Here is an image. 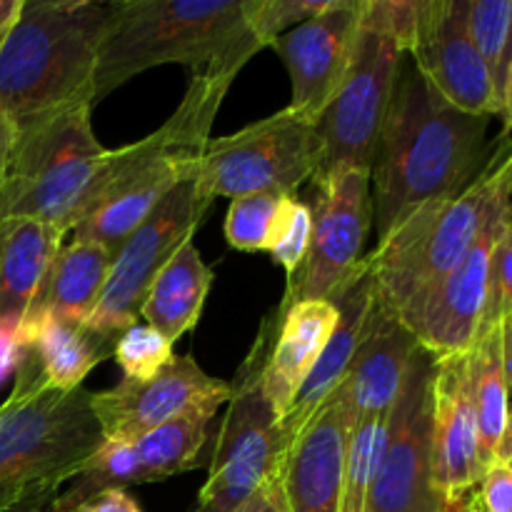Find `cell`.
<instances>
[{
	"label": "cell",
	"mask_w": 512,
	"mask_h": 512,
	"mask_svg": "<svg viewBox=\"0 0 512 512\" xmlns=\"http://www.w3.org/2000/svg\"><path fill=\"white\" fill-rule=\"evenodd\" d=\"M490 118L453 108L413 68L400 70L370 163L378 243L420 208L460 193L485 163Z\"/></svg>",
	"instance_id": "1"
},
{
	"label": "cell",
	"mask_w": 512,
	"mask_h": 512,
	"mask_svg": "<svg viewBox=\"0 0 512 512\" xmlns=\"http://www.w3.org/2000/svg\"><path fill=\"white\" fill-rule=\"evenodd\" d=\"M263 48L245 0H118L100 40L93 105L165 63L185 65L190 78L235 80Z\"/></svg>",
	"instance_id": "2"
},
{
	"label": "cell",
	"mask_w": 512,
	"mask_h": 512,
	"mask_svg": "<svg viewBox=\"0 0 512 512\" xmlns=\"http://www.w3.org/2000/svg\"><path fill=\"white\" fill-rule=\"evenodd\" d=\"M230 83L228 78H190L183 103L155 133L108 150L80 200L70 238L118 250L175 183L200 163Z\"/></svg>",
	"instance_id": "3"
},
{
	"label": "cell",
	"mask_w": 512,
	"mask_h": 512,
	"mask_svg": "<svg viewBox=\"0 0 512 512\" xmlns=\"http://www.w3.org/2000/svg\"><path fill=\"white\" fill-rule=\"evenodd\" d=\"M90 395L45 385L23 350L13 393L0 405V512L48 510L58 490L88 465L105 440Z\"/></svg>",
	"instance_id": "4"
},
{
	"label": "cell",
	"mask_w": 512,
	"mask_h": 512,
	"mask_svg": "<svg viewBox=\"0 0 512 512\" xmlns=\"http://www.w3.org/2000/svg\"><path fill=\"white\" fill-rule=\"evenodd\" d=\"M110 5L23 0L0 40V105L18 130L65 105L93 103L95 63Z\"/></svg>",
	"instance_id": "5"
},
{
	"label": "cell",
	"mask_w": 512,
	"mask_h": 512,
	"mask_svg": "<svg viewBox=\"0 0 512 512\" xmlns=\"http://www.w3.org/2000/svg\"><path fill=\"white\" fill-rule=\"evenodd\" d=\"M512 203V140L503 138L460 193L420 208L368 253L380 305L403 310L468 255L498 210Z\"/></svg>",
	"instance_id": "6"
},
{
	"label": "cell",
	"mask_w": 512,
	"mask_h": 512,
	"mask_svg": "<svg viewBox=\"0 0 512 512\" xmlns=\"http://www.w3.org/2000/svg\"><path fill=\"white\" fill-rule=\"evenodd\" d=\"M90 118L93 103L80 100L20 128L0 180V220H43L70 235L80 200L108 153Z\"/></svg>",
	"instance_id": "7"
},
{
	"label": "cell",
	"mask_w": 512,
	"mask_h": 512,
	"mask_svg": "<svg viewBox=\"0 0 512 512\" xmlns=\"http://www.w3.org/2000/svg\"><path fill=\"white\" fill-rule=\"evenodd\" d=\"M273 335L275 315H270L238 368L235 385H230L228 410L195 512H235L273 473L280 453V418L263 393V368Z\"/></svg>",
	"instance_id": "8"
},
{
	"label": "cell",
	"mask_w": 512,
	"mask_h": 512,
	"mask_svg": "<svg viewBox=\"0 0 512 512\" xmlns=\"http://www.w3.org/2000/svg\"><path fill=\"white\" fill-rule=\"evenodd\" d=\"M318 125L290 108L223 138H210L198 163V185L210 200L278 190L295 195L323 165Z\"/></svg>",
	"instance_id": "9"
},
{
	"label": "cell",
	"mask_w": 512,
	"mask_h": 512,
	"mask_svg": "<svg viewBox=\"0 0 512 512\" xmlns=\"http://www.w3.org/2000/svg\"><path fill=\"white\" fill-rule=\"evenodd\" d=\"M405 48L395 35L360 20L353 60L318 120L325 158L310 183L343 170H368L393 103Z\"/></svg>",
	"instance_id": "10"
},
{
	"label": "cell",
	"mask_w": 512,
	"mask_h": 512,
	"mask_svg": "<svg viewBox=\"0 0 512 512\" xmlns=\"http://www.w3.org/2000/svg\"><path fill=\"white\" fill-rule=\"evenodd\" d=\"M210 205L213 200L200 190L195 165L118 245L103 295L85 323L113 338L133 328L153 280L168 260L193 240Z\"/></svg>",
	"instance_id": "11"
},
{
	"label": "cell",
	"mask_w": 512,
	"mask_h": 512,
	"mask_svg": "<svg viewBox=\"0 0 512 512\" xmlns=\"http://www.w3.org/2000/svg\"><path fill=\"white\" fill-rule=\"evenodd\" d=\"M435 358L418 350L390 413L388 445L368 498V512H443L433 478Z\"/></svg>",
	"instance_id": "12"
},
{
	"label": "cell",
	"mask_w": 512,
	"mask_h": 512,
	"mask_svg": "<svg viewBox=\"0 0 512 512\" xmlns=\"http://www.w3.org/2000/svg\"><path fill=\"white\" fill-rule=\"evenodd\" d=\"M313 195L308 255L298 273L288 278L278 310L310 300H330L365 258L363 248L373 225L368 170H343L318 180L313 183Z\"/></svg>",
	"instance_id": "13"
},
{
	"label": "cell",
	"mask_w": 512,
	"mask_h": 512,
	"mask_svg": "<svg viewBox=\"0 0 512 512\" xmlns=\"http://www.w3.org/2000/svg\"><path fill=\"white\" fill-rule=\"evenodd\" d=\"M510 220L512 203L490 218L468 255L443 280L395 313L415 343L435 360L468 353L478 340L488 298L490 258Z\"/></svg>",
	"instance_id": "14"
},
{
	"label": "cell",
	"mask_w": 512,
	"mask_h": 512,
	"mask_svg": "<svg viewBox=\"0 0 512 512\" xmlns=\"http://www.w3.org/2000/svg\"><path fill=\"white\" fill-rule=\"evenodd\" d=\"M353 413L343 388L278 453L263 488L280 512H340Z\"/></svg>",
	"instance_id": "15"
},
{
	"label": "cell",
	"mask_w": 512,
	"mask_h": 512,
	"mask_svg": "<svg viewBox=\"0 0 512 512\" xmlns=\"http://www.w3.org/2000/svg\"><path fill=\"white\" fill-rule=\"evenodd\" d=\"M468 0H418L408 53L415 70L453 108L470 115H503L493 73L483 63L465 25Z\"/></svg>",
	"instance_id": "16"
},
{
	"label": "cell",
	"mask_w": 512,
	"mask_h": 512,
	"mask_svg": "<svg viewBox=\"0 0 512 512\" xmlns=\"http://www.w3.org/2000/svg\"><path fill=\"white\" fill-rule=\"evenodd\" d=\"M360 33V0H333L325 13L278 35L270 48L280 55L293 85L288 108L318 125L338 93Z\"/></svg>",
	"instance_id": "17"
},
{
	"label": "cell",
	"mask_w": 512,
	"mask_h": 512,
	"mask_svg": "<svg viewBox=\"0 0 512 512\" xmlns=\"http://www.w3.org/2000/svg\"><path fill=\"white\" fill-rule=\"evenodd\" d=\"M228 398V383L210 378L190 355H173L153 378H123L115 388L93 393L90 408L105 438L138 440L198 405Z\"/></svg>",
	"instance_id": "18"
},
{
	"label": "cell",
	"mask_w": 512,
	"mask_h": 512,
	"mask_svg": "<svg viewBox=\"0 0 512 512\" xmlns=\"http://www.w3.org/2000/svg\"><path fill=\"white\" fill-rule=\"evenodd\" d=\"M485 475L480 460L473 398V360L468 353L435 360L433 378V478L445 503L473 493Z\"/></svg>",
	"instance_id": "19"
},
{
	"label": "cell",
	"mask_w": 512,
	"mask_h": 512,
	"mask_svg": "<svg viewBox=\"0 0 512 512\" xmlns=\"http://www.w3.org/2000/svg\"><path fill=\"white\" fill-rule=\"evenodd\" d=\"M330 303L338 305L340 310L338 325H335L325 350L320 353L318 363L313 365L310 375L305 378L303 388L295 395L290 410L280 420V450L293 443L295 435L310 423V418L343 385L350 363H353L355 353H358L360 343L368 333L370 320H373L375 308H378V293H375V280L370 275L368 258L360 260L355 273L330 298Z\"/></svg>",
	"instance_id": "20"
},
{
	"label": "cell",
	"mask_w": 512,
	"mask_h": 512,
	"mask_svg": "<svg viewBox=\"0 0 512 512\" xmlns=\"http://www.w3.org/2000/svg\"><path fill=\"white\" fill-rule=\"evenodd\" d=\"M415 350L418 343L408 328L378 300L368 333L340 385L353 413V425L393 413Z\"/></svg>",
	"instance_id": "21"
},
{
	"label": "cell",
	"mask_w": 512,
	"mask_h": 512,
	"mask_svg": "<svg viewBox=\"0 0 512 512\" xmlns=\"http://www.w3.org/2000/svg\"><path fill=\"white\" fill-rule=\"evenodd\" d=\"M273 315L275 335L263 368V393L283 420L328 345L340 310L330 300H310L290 305L288 310H275Z\"/></svg>",
	"instance_id": "22"
},
{
	"label": "cell",
	"mask_w": 512,
	"mask_h": 512,
	"mask_svg": "<svg viewBox=\"0 0 512 512\" xmlns=\"http://www.w3.org/2000/svg\"><path fill=\"white\" fill-rule=\"evenodd\" d=\"M65 238L43 220H0V333L20 335Z\"/></svg>",
	"instance_id": "23"
},
{
	"label": "cell",
	"mask_w": 512,
	"mask_h": 512,
	"mask_svg": "<svg viewBox=\"0 0 512 512\" xmlns=\"http://www.w3.org/2000/svg\"><path fill=\"white\" fill-rule=\"evenodd\" d=\"M20 340L35 360L40 378L55 390L70 393L83 388V380L103 360L113 358L118 338L95 330L83 320L38 315L20 330Z\"/></svg>",
	"instance_id": "24"
},
{
	"label": "cell",
	"mask_w": 512,
	"mask_h": 512,
	"mask_svg": "<svg viewBox=\"0 0 512 512\" xmlns=\"http://www.w3.org/2000/svg\"><path fill=\"white\" fill-rule=\"evenodd\" d=\"M113 258L115 250L93 243V240L63 243L50 265L48 278L35 298L28 320L38 318V315H55V318L83 320L85 323L103 295Z\"/></svg>",
	"instance_id": "25"
},
{
	"label": "cell",
	"mask_w": 512,
	"mask_h": 512,
	"mask_svg": "<svg viewBox=\"0 0 512 512\" xmlns=\"http://www.w3.org/2000/svg\"><path fill=\"white\" fill-rule=\"evenodd\" d=\"M213 278V268L205 265L198 248L190 240L153 280L143 308H140V318L150 328L158 330L163 338L175 343L198 325Z\"/></svg>",
	"instance_id": "26"
},
{
	"label": "cell",
	"mask_w": 512,
	"mask_h": 512,
	"mask_svg": "<svg viewBox=\"0 0 512 512\" xmlns=\"http://www.w3.org/2000/svg\"><path fill=\"white\" fill-rule=\"evenodd\" d=\"M220 405L223 400H210L133 440L148 483H160L173 475L200 468V450L208 435V423Z\"/></svg>",
	"instance_id": "27"
},
{
	"label": "cell",
	"mask_w": 512,
	"mask_h": 512,
	"mask_svg": "<svg viewBox=\"0 0 512 512\" xmlns=\"http://www.w3.org/2000/svg\"><path fill=\"white\" fill-rule=\"evenodd\" d=\"M473 360V398L478 418L480 460L485 470L495 463L500 438L510 415V385L503 370L500 353V328L488 330L470 348Z\"/></svg>",
	"instance_id": "28"
},
{
	"label": "cell",
	"mask_w": 512,
	"mask_h": 512,
	"mask_svg": "<svg viewBox=\"0 0 512 512\" xmlns=\"http://www.w3.org/2000/svg\"><path fill=\"white\" fill-rule=\"evenodd\" d=\"M145 483H148V475L140 465L133 440L105 438L88 465L75 475L70 490L58 495L48 512H70L103 490H128L130 485Z\"/></svg>",
	"instance_id": "29"
},
{
	"label": "cell",
	"mask_w": 512,
	"mask_h": 512,
	"mask_svg": "<svg viewBox=\"0 0 512 512\" xmlns=\"http://www.w3.org/2000/svg\"><path fill=\"white\" fill-rule=\"evenodd\" d=\"M390 415L368 418L353 425L345 455L343 505L340 512H368V498L388 445Z\"/></svg>",
	"instance_id": "30"
},
{
	"label": "cell",
	"mask_w": 512,
	"mask_h": 512,
	"mask_svg": "<svg viewBox=\"0 0 512 512\" xmlns=\"http://www.w3.org/2000/svg\"><path fill=\"white\" fill-rule=\"evenodd\" d=\"M285 198L288 195L278 190H260V193L233 198L225 218V240L230 248L243 253L270 250Z\"/></svg>",
	"instance_id": "31"
},
{
	"label": "cell",
	"mask_w": 512,
	"mask_h": 512,
	"mask_svg": "<svg viewBox=\"0 0 512 512\" xmlns=\"http://www.w3.org/2000/svg\"><path fill=\"white\" fill-rule=\"evenodd\" d=\"M512 23V0H468L465 25L483 63L493 73L495 90L503 105V55Z\"/></svg>",
	"instance_id": "32"
},
{
	"label": "cell",
	"mask_w": 512,
	"mask_h": 512,
	"mask_svg": "<svg viewBox=\"0 0 512 512\" xmlns=\"http://www.w3.org/2000/svg\"><path fill=\"white\" fill-rule=\"evenodd\" d=\"M173 343L153 330L150 325H138L120 333L113 358L130 380H148L165 368L173 358Z\"/></svg>",
	"instance_id": "33"
},
{
	"label": "cell",
	"mask_w": 512,
	"mask_h": 512,
	"mask_svg": "<svg viewBox=\"0 0 512 512\" xmlns=\"http://www.w3.org/2000/svg\"><path fill=\"white\" fill-rule=\"evenodd\" d=\"M310 233H313L310 205L298 200L295 195H288L283 210H280L278 225H275L273 243H270V255L288 273V278L298 273L305 255H308Z\"/></svg>",
	"instance_id": "34"
},
{
	"label": "cell",
	"mask_w": 512,
	"mask_h": 512,
	"mask_svg": "<svg viewBox=\"0 0 512 512\" xmlns=\"http://www.w3.org/2000/svg\"><path fill=\"white\" fill-rule=\"evenodd\" d=\"M245 3H248V20L255 38L263 45H270L295 25L325 13L333 0H245Z\"/></svg>",
	"instance_id": "35"
},
{
	"label": "cell",
	"mask_w": 512,
	"mask_h": 512,
	"mask_svg": "<svg viewBox=\"0 0 512 512\" xmlns=\"http://www.w3.org/2000/svg\"><path fill=\"white\" fill-rule=\"evenodd\" d=\"M512 315V220L508 228L500 235L498 245L490 258V273H488V298H485L483 323H480V333L500 328Z\"/></svg>",
	"instance_id": "36"
},
{
	"label": "cell",
	"mask_w": 512,
	"mask_h": 512,
	"mask_svg": "<svg viewBox=\"0 0 512 512\" xmlns=\"http://www.w3.org/2000/svg\"><path fill=\"white\" fill-rule=\"evenodd\" d=\"M480 505L485 512H512V468L503 463H493L485 470L478 488Z\"/></svg>",
	"instance_id": "37"
},
{
	"label": "cell",
	"mask_w": 512,
	"mask_h": 512,
	"mask_svg": "<svg viewBox=\"0 0 512 512\" xmlns=\"http://www.w3.org/2000/svg\"><path fill=\"white\" fill-rule=\"evenodd\" d=\"M70 512H143L140 510L138 500L128 493V490H103V493L93 495L85 503Z\"/></svg>",
	"instance_id": "38"
},
{
	"label": "cell",
	"mask_w": 512,
	"mask_h": 512,
	"mask_svg": "<svg viewBox=\"0 0 512 512\" xmlns=\"http://www.w3.org/2000/svg\"><path fill=\"white\" fill-rule=\"evenodd\" d=\"M23 340L15 333H0V383L8 378L10 373L18 370L20 358H23Z\"/></svg>",
	"instance_id": "39"
},
{
	"label": "cell",
	"mask_w": 512,
	"mask_h": 512,
	"mask_svg": "<svg viewBox=\"0 0 512 512\" xmlns=\"http://www.w3.org/2000/svg\"><path fill=\"white\" fill-rule=\"evenodd\" d=\"M18 123L10 118L8 110L0 105V180H3L5 170H8L10 158H13L15 143H18Z\"/></svg>",
	"instance_id": "40"
},
{
	"label": "cell",
	"mask_w": 512,
	"mask_h": 512,
	"mask_svg": "<svg viewBox=\"0 0 512 512\" xmlns=\"http://www.w3.org/2000/svg\"><path fill=\"white\" fill-rule=\"evenodd\" d=\"M500 353H503V370L512 388V315L500 325Z\"/></svg>",
	"instance_id": "41"
},
{
	"label": "cell",
	"mask_w": 512,
	"mask_h": 512,
	"mask_svg": "<svg viewBox=\"0 0 512 512\" xmlns=\"http://www.w3.org/2000/svg\"><path fill=\"white\" fill-rule=\"evenodd\" d=\"M235 512H280V510H278V505L273 503V498L268 495V490L260 488L258 493L248 500V503L240 505Z\"/></svg>",
	"instance_id": "42"
},
{
	"label": "cell",
	"mask_w": 512,
	"mask_h": 512,
	"mask_svg": "<svg viewBox=\"0 0 512 512\" xmlns=\"http://www.w3.org/2000/svg\"><path fill=\"white\" fill-rule=\"evenodd\" d=\"M443 512H485V508H483V505H480L478 490H473V493L463 495V498L450 500V503H445Z\"/></svg>",
	"instance_id": "43"
},
{
	"label": "cell",
	"mask_w": 512,
	"mask_h": 512,
	"mask_svg": "<svg viewBox=\"0 0 512 512\" xmlns=\"http://www.w3.org/2000/svg\"><path fill=\"white\" fill-rule=\"evenodd\" d=\"M20 5H23V0H0V40L5 38L10 25H13L15 18H18Z\"/></svg>",
	"instance_id": "44"
},
{
	"label": "cell",
	"mask_w": 512,
	"mask_h": 512,
	"mask_svg": "<svg viewBox=\"0 0 512 512\" xmlns=\"http://www.w3.org/2000/svg\"><path fill=\"white\" fill-rule=\"evenodd\" d=\"M495 463L510 465V468H512V410H510V415H508V423H505L503 438H500L498 455H495Z\"/></svg>",
	"instance_id": "45"
},
{
	"label": "cell",
	"mask_w": 512,
	"mask_h": 512,
	"mask_svg": "<svg viewBox=\"0 0 512 512\" xmlns=\"http://www.w3.org/2000/svg\"><path fill=\"white\" fill-rule=\"evenodd\" d=\"M503 118L508 120V128H512V60L508 65V75H505V90H503Z\"/></svg>",
	"instance_id": "46"
},
{
	"label": "cell",
	"mask_w": 512,
	"mask_h": 512,
	"mask_svg": "<svg viewBox=\"0 0 512 512\" xmlns=\"http://www.w3.org/2000/svg\"><path fill=\"white\" fill-rule=\"evenodd\" d=\"M512 60V23H510V35H508V45H505V55H503V78L508 75V65ZM505 90V88H503Z\"/></svg>",
	"instance_id": "47"
},
{
	"label": "cell",
	"mask_w": 512,
	"mask_h": 512,
	"mask_svg": "<svg viewBox=\"0 0 512 512\" xmlns=\"http://www.w3.org/2000/svg\"><path fill=\"white\" fill-rule=\"evenodd\" d=\"M50 510V508H48ZM45 508H33V510H23V512H48Z\"/></svg>",
	"instance_id": "48"
}]
</instances>
